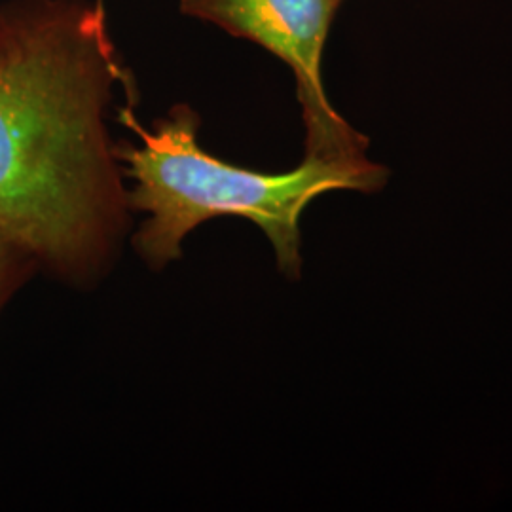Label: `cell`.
Returning a JSON list of instances; mask_svg holds the SVG:
<instances>
[{
  "label": "cell",
  "mask_w": 512,
  "mask_h": 512,
  "mask_svg": "<svg viewBox=\"0 0 512 512\" xmlns=\"http://www.w3.org/2000/svg\"><path fill=\"white\" fill-rule=\"evenodd\" d=\"M120 78L101 6L0 10V241L69 262L92 232L105 171L101 107Z\"/></svg>",
  "instance_id": "cell-1"
},
{
  "label": "cell",
  "mask_w": 512,
  "mask_h": 512,
  "mask_svg": "<svg viewBox=\"0 0 512 512\" xmlns=\"http://www.w3.org/2000/svg\"><path fill=\"white\" fill-rule=\"evenodd\" d=\"M120 120L133 129L141 147H128L120 158L135 181L131 205L152 217L139 245L143 253L164 264L181 253V241L200 222L215 217H243L258 224L274 245L279 268L300 274V217L321 194L334 190L378 192L389 169L361 156L306 154L289 173L266 175L226 164L203 152L192 110L175 109L154 131L143 128L133 112Z\"/></svg>",
  "instance_id": "cell-2"
},
{
  "label": "cell",
  "mask_w": 512,
  "mask_h": 512,
  "mask_svg": "<svg viewBox=\"0 0 512 512\" xmlns=\"http://www.w3.org/2000/svg\"><path fill=\"white\" fill-rule=\"evenodd\" d=\"M0 243H2V241H0Z\"/></svg>",
  "instance_id": "cell-4"
},
{
  "label": "cell",
  "mask_w": 512,
  "mask_h": 512,
  "mask_svg": "<svg viewBox=\"0 0 512 512\" xmlns=\"http://www.w3.org/2000/svg\"><path fill=\"white\" fill-rule=\"evenodd\" d=\"M342 0H181V10L249 38L293 69L308 129V154L361 156L368 141L330 107L321 59Z\"/></svg>",
  "instance_id": "cell-3"
}]
</instances>
